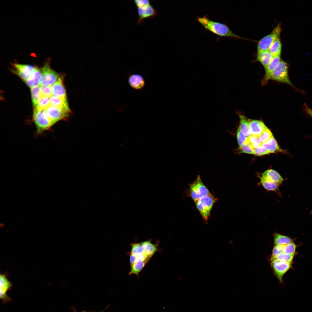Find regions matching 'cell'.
I'll return each instance as SVG.
<instances>
[{
    "label": "cell",
    "mask_w": 312,
    "mask_h": 312,
    "mask_svg": "<svg viewBox=\"0 0 312 312\" xmlns=\"http://www.w3.org/2000/svg\"><path fill=\"white\" fill-rule=\"evenodd\" d=\"M197 18L204 28L218 36L248 40L234 34L226 25L212 21L206 16L198 17Z\"/></svg>",
    "instance_id": "cell-1"
},
{
    "label": "cell",
    "mask_w": 312,
    "mask_h": 312,
    "mask_svg": "<svg viewBox=\"0 0 312 312\" xmlns=\"http://www.w3.org/2000/svg\"><path fill=\"white\" fill-rule=\"evenodd\" d=\"M289 68L288 63L281 60L277 68L266 78L262 79L261 85L265 86L269 80H272L289 85L296 90L304 93V92L296 88L291 81L288 74Z\"/></svg>",
    "instance_id": "cell-2"
},
{
    "label": "cell",
    "mask_w": 312,
    "mask_h": 312,
    "mask_svg": "<svg viewBox=\"0 0 312 312\" xmlns=\"http://www.w3.org/2000/svg\"><path fill=\"white\" fill-rule=\"evenodd\" d=\"M217 200L210 193L194 202L197 209L205 222H207L212 209Z\"/></svg>",
    "instance_id": "cell-3"
},
{
    "label": "cell",
    "mask_w": 312,
    "mask_h": 312,
    "mask_svg": "<svg viewBox=\"0 0 312 312\" xmlns=\"http://www.w3.org/2000/svg\"><path fill=\"white\" fill-rule=\"evenodd\" d=\"M210 194L199 175H198L196 180L189 185L188 194L194 202Z\"/></svg>",
    "instance_id": "cell-4"
},
{
    "label": "cell",
    "mask_w": 312,
    "mask_h": 312,
    "mask_svg": "<svg viewBox=\"0 0 312 312\" xmlns=\"http://www.w3.org/2000/svg\"><path fill=\"white\" fill-rule=\"evenodd\" d=\"M45 110L52 126L59 121L66 119L71 113L70 110L63 109L51 105L45 109Z\"/></svg>",
    "instance_id": "cell-5"
},
{
    "label": "cell",
    "mask_w": 312,
    "mask_h": 312,
    "mask_svg": "<svg viewBox=\"0 0 312 312\" xmlns=\"http://www.w3.org/2000/svg\"><path fill=\"white\" fill-rule=\"evenodd\" d=\"M33 120L38 133H41L48 130L52 127L47 116L45 109L41 110L34 109Z\"/></svg>",
    "instance_id": "cell-6"
},
{
    "label": "cell",
    "mask_w": 312,
    "mask_h": 312,
    "mask_svg": "<svg viewBox=\"0 0 312 312\" xmlns=\"http://www.w3.org/2000/svg\"><path fill=\"white\" fill-rule=\"evenodd\" d=\"M281 31V25L280 23H279L270 34L259 40L257 45V52L269 50L273 43L279 38Z\"/></svg>",
    "instance_id": "cell-7"
},
{
    "label": "cell",
    "mask_w": 312,
    "mask_h": 312,
    "mask_svg": "<svg viewBox=\"0 0 312 312\" xmlns=\"http://www.w3.org/2000/svg\"><path fill=\"white\" fill-rule=\"evenodd\" d=\"M49 62H47L42 69V75L39 86H51L60 77L50 67Z\"/></svg>",
    "instance_id": "cell-8"
},
{
    "label": "cell",
    "mask_w": 312,
    "mask_h": 312,
    "mask_svg": "<svg viewBox=\"0 0 312 312\" xmlns=\"http://www.w3.org/2000/svg\"><path fill=\"white\" fill-rule=\"evenodd\" d=\"M270 261L271 266L275 276L280 283L283 285V276L291 268V263L274 260H270Z\"/></svg>",
    "instance_id": "cell-9"
},
{
    "label": "cell",
    "mask_w": 312,
    "mask_h": 312,
    "mask_svg": "<svg viewBox=\"0 0 312 312\" xmlns=\"http://www.w3.org/2000/svg\"><path fill=\"white\" fill-rule=\"evenodd\" d=\"M12 64L14 68V72L24 81L29 77L36 67L32 65L16 63H12Z\"/></svg>",
    "instance_id": "cell-10"
},
{
    "label": "cell",
    "mask_w": 312,
    "mask_h": 312,
    "mask_svg": "<svg viewBox=\"0 0 312 312\" xmlns=\"http://www.w3.org/2000/svg\"><path fill=\"white\" fill-rule=\"evenodd\" d=\"M12 285L11 282L8 280L4 274L0 275V296L3 302L4 303L11 300L10 297L6 294L7 292L11 289Z\"/></svg>",
    "instance_id": "cell-11"
},
{
    "label": "cell",
    "mask_w": 312,
    "mask_h": 312,
    "mask_svg": "<svg viewBox=\"0 0 312 312\" xmlns=\"http://www.w3.org/2000/svg\"><path fill=\"white\" fill-rule=\"evenodd\" d=\"M138 15V23L139 24L147 18H152L157 15V13L153 6L149 5L137 8Z\"/></svg>",
    "instance_id": "cell-12"
},
{
    "label": "cell",
    "mask_w": 312,
    "mask_h": 312,
    "mask_svg": "<svg viewBox=\"0 0 312 312\" xmlns=\"http://www.w3.org/2000/svg\"><path fill=\"white\" fill-rule=\"evenodd\" d=\"M258 176L275 183L279 186L282 184L284 180L278 172L272 169L268 170Z\"/></svg>",
    "instance_id": "cell-13"
},
{
    "label": "cell",
    "mask_w": 312,
    "mask_h": 312,
    "mask_svg": "<svg viewBox=\"0 0 312 312\" xmlns=\"http://www.w3.org/2000/svg\"><path fill=\"white\" fill-rule=\"evenodd\" d=\"M128 82L132 88L137 90L142 89L145 85V81L143 77L139 74L131 75L129 77Z\"/></svg>",
    "instance_id": "cell-14"
},
{
    "label": "cell",
    "mask_w": 312,
    "mask_h": 312,
    "mask_svg": "<svg viewBox=\"0 0 312 312\" xmlns=\"http://www.w3.org/2000/svg\"><path fill=\"white\" fill-rule=\"evenodd\" d=\"M250 128L251 135L259 136L268 129L261 121L249 119Z\"/></svg>",
    "instance_id": "cell-15"
},
{
    "label": "cell",
    "mask_w": 312,
    "mask_h": 312,
    "mask_svg": "<svg viewBox=\"0 0 312 312\" xmlns=\"http://www.w3.org/2000/svg\"><path fill=\"white\" fill-rule=\"evenodd\" d=\"M51 89L52 96L57 97H67L62 78L61 77L58 80L51 86Z\"/></svg>",
    "instance_id": "cell-16"
},
{
    "label": "cell",
    "mask_w": 312,
    "mask_h": 312,
    "mask_svg": "<svg viewBox=\"0 0 312 312\" xmlns=\"http://www.w3.org/2000/svg\"><path fill=\"white\" fill-rule=\"evenodd\" d=\"M42 75V70L36 67L35 70L25 81L30 88L39 85L40 81Z\"/></svg>",
    "instance_id": "cell-17"
},
{
    "label": "cell",
    "mask_w": 312,
    "mask_h": 312,
    "mask_svg": "<svg viewBox=\"0 0 312 312\" xmlns=\"http://www.w3.org/2000/svg\"><path fill=\"white\" fill-rule=\"evenodd\" d=\"M261 144L269 151L270 153L281 152L285 154H289L287 151L282 149L280 147L273 136L268 141L262 143Z\"/></svg>",
    "instance_id": "cell-18"
},
{
    "label": "cell",
    "mask_w": 312,
    "mask_h": 312,
    "mask_svg": "<svg viewBox=\"0 0 312 312\" xmlns=\"http://www.w3.org/2000/svg\"><path fill=\"white\" fill-rule=\"evenodd\" d=\"M273 57L272 54L268 50L257 52L256 59L257 61L260 62L265 68L269 64Z\"/></svg>",
    "instance_id": "cell-19"
},
{
    "label": "cell",
    "mask_w": 312,
    "mask_h": 312,
    "mask_svg": "<svg viewBox=\"0 0 312 312\" xmlns=\"http://www.w3.org/2000/svg\"><path fill=\"white\" fill-rule=\"evenodd\" d=\"M50 105L60 108L70 110L67 100V97H57L52 96L50 98Z\"/></svg>",
    "instance_id": "cell-20"
},
{
    "label": "cell",
    "mask_w": 312,
    "mask_h": 312,
    "mask_svg": "<svg viewBox=\"0 0 312 312\" xmlns=\"http://www.w3.org/2000/svg\"><path fill=\"white\" fill-rule=\"evenodd\" d=\"M141 244L145 253L151 258L158 251V244H153L150 240L141 242Z\"/></svg>",
    "instance_id": "cell-21"
},
{
    "label": "cell",
    "mask_w": 312,
    "mask_h": 312,
    "mask_svg": "<svg viewBox=\"0 0 312 312\" xmlns=\"http://www.w3.org/2000/svg\"><path fill=\"white\" fill-rule=\"evenodd\" d=\"M239 118L240 125L239 127L241 130L247 137L251 135L249 122V119L245 116L242 114H239Z\"/></svg>",
    "instance_id": "cell-22"
},
{
    "label": "cell",
    "mask_w": 312,
    "mask_h": 312,
    "mask_svg": "<svg viewBox=\"0 0 312 312\" xmlns=\"http://www.w3.org/2000/svg\"><path fill=\"white\" fill-rule=\"evenodd\" d=\"M258 177L260 179L259 183L265 190L268 191H274L279 195H281L279 189V186L278 185L259 176H258Z\"/></svg>",
    "instance_id": "cell-23"
},
{
    "label": "cell",
    "mask_w": 312,
    "mask_h": 312,
    "mask_svg": "<svg viewBox=\"0 0 312 312\" xmlns=\"http://www.w3.org/2000/svg\"><path fill=\"white\" fill-rule=\"evenodd\" d=\"M281 60L280 55L273 57L268 65L265 68L263 79L266 78L277 67Z\"/></svg>",
    "instance_id": "cell-24"
},
{
    "label": "cell",
    "mask_w": 312,
    "mask_h": 312,
    "mask_svg": "<svg viewBox=\"0 0 312 312\" xmlns=\"http://www.w3.org/2000/svg\"><path fill=\"white\" fill-rule=\"evenodd\" d=\"M275 245L285 246L292 242V239L288 236L275 232L273 235Z\"/></svg>",
    "instance_id": "cell-25"
},
{
    "label": "cell",
    "mask_w": 312,
    "mask_h": 312,
    "mask_svg": "<svg viewBox=\"0 0 312 312\" xmlns=\"http://www.w3.org/2000/svg\"><path fill=\"white\" fill-rule=\"evenodd\" d=\"M31 93L32 102L34 107L42 96L40 86L38 85L31 88Z\"/></svg>",
    "instance_id": "cell-26"
},
{
    "label": "cell",
    "mask_w": 312,
    "mask_h": 312,
    "mask_svg": "<svg viewBox=\"0 0 312 312\" xmlns=\"http://www.w3.org/2000/svg\"><path fill=\"white\" fill-rule=\"evenodd\" d=\"M282 49V44L279 38L276 40L272 44L269 51L273 57L280 55Z\"/></svg>",
    "instance_id": "cell-27"
},
{
    "label": "cell",
    "mask_w": 312,
    "mask_h": 312,
    "mask_svg": "<svg viewBox=\"0 0 312 312\" xmlns=\"http://www.w3.org/2000/svg\"><path fill=\"white\" fill-rule=\"evenodd\" d=\"M50 98L42 96L34 107V109L41 110L44 109L50 105Z\"/></svg>",
    "instance_id": "cell-28"
},
{
    "label": "cell",
    "mask_w": 312,
    "mask_h": 312,
    "mask_svg": "<svg viewBox=\"0 0 312 312\" xmlns=\"http://www.w3.org/2000/svg\"><path fill=\"white\" fill-rule=\"evenodd\" d=\"M147 263L145 262H139L135 263L130 265L131 270L129 274L130 275L134 274L138 276L139 273Z\"/></svg>",
    "instance_id": "cell-29"
},
{
    "label": "cell",
    "mask_w": 312,
    "mask_h": 312,
    "mask_svg": "<svg viewBox=\"0 0 312 312\" xmlns=\"http://www.w3.org/2000/svg\"><path fill=\"white\" fill-rule=\"evenodd\" d=\"M294 255H288L283 253L274 257L270 258V260H276L281 262L291 263Z\"/></svg>",
    "instance_id": "cell-30"
},
{
    "label": "cell",
    "mask_w": 312,
    "mask_h": 312,
    "mask_svg": "<svg viewBox=\"0 0 312 312\" xmlns=\"http://www.w3.org/2000/svg\"><path fill=\"white\" fill-rule=\"evenodd\" d=\"M246 142L248 143L253 148L262 144L258 136L252 135L248 137Z\"/></svg>",
    "instance_id": "cell-31"
},
{
    "label": "cell",
    "mask_w": 312,
    "mask_h": 312,
    "mask_svg": "<svg viewBox=\"0 0 312 312\" xmlns=\"http://www.w3.org/2000/svg\"><path fill=\"white\" fill-rule=\"evenodd\" d=\"M296 248V245L292 242L284 246L283 252L288 255H294Z\"/></svg>",
    "instance_id": "cell-32"
},
{
    "label": "cell",
    "mask_w": 312,
    "mask_h": 312,
    "mask_svg": "<svg viewBox=\"0 0 312 312\" xmlns=\"http://www.w3.org/2000/svg\"><path fill=\"white\" fill-rule=\"evenodd\" d=\"M253 155L261 156L270 153L269 151L262 144L253 148Z\"/></svg>",
    "instance_id": "cell-33"
},
{
    "label": "cell",
    "mask_w": 312,
    "mask_h": 312,
    "mask_svg": "<svg viewBox=\"0 0 312 312\" xmlns=\"http://www.w3.org/2000/svg\"><path fill=\"white\" fill-rule=\"evenodd\" d=\"M273 136L271 131L267 129L263 131L259 136V137L262 143L268 141Z\"/></svg>",
    "instance_id": "cell-34"
},
{
    "label": "cell",
    "mask_w": 312,
    "mask_h": 312,
    "mask_svg": "<svg viewBox=\"0 0 312 312\" xmlns=\"http://www.w3.org/2000/svg\"><path fill=\"white\" fill-rule=\"evenodd\" d=\"M237 137L239 148L246 141L248 137H246L241 130L239 127L237 131Z\"/></svg>",
    "instance_id": "cell-35"
},
{
    "label": "cell",
    "mask_w": 312,
    "mask_h": 312,
    "mask_svg": "<svg viewBox=\"0 0 312 312\" xmlns=\"http://www.w3.org/2000/svg\"><path fill=\"white\" fill-rule=\"evenodd\" d=\"M284 246L280 245H274L270 258L274 257L283 252Z\"/></svg>",
    "instance_id": "cell-36"
},
{
    "label": "cell",
    "mask_w": 312,
    "mask_h": 312,
    "mask_svg": "<svg viewBox=\"0 0 312 312\" xmlns=\"http://www.w3.org/2000/svg\"><path fill=\"white\" fill-rule=\"evenodd\" d=\"M240 148L242 153L253 154V148L246 142L242 144Z\"/></svg>",
    "instance_id": "cell-37"
},
{
    "label": "cell",
    "mask_w": 312,
    "mask_h": 312,
    "mask_svg": "<svg viewBox=\"0 0 312 312\" xmlns=\"http://www.w3.org/2000/svg\"><path fill=\"white\" fill-rule=\"evenodd\" d=\"M40 89L42 96L50 98L52 96L51 86H42Z\"/></svg>",
    "instance_id": "cell-38"
},
{
    "label": "cell",
    "mask_w": 312,
    "mask_h": 312,
    "mask_svg": "<svg viewBox=\"0 0 312 312\" xmlns=\"http://www.w3.org/2000/svg\"><path fill=\"white\" fill-rule=\"evenodd\" d=\"M134 3L138 8L144 7L150 4V1L148 0H135L134 1Z\"/></svg>",
    "instance_id": "cell-39"
},
{
    "label": "cell",
    "mask_w": 312,
    "mask_h": 312,
    "mask_svg": "<svg viewBox=\"0 0 312 312\" xmlns=\"http://www.w3.org/2000/svg\"><path fill=\"white\" fill-rule=\"evenodd\" d=\"M303 110L307 116L312 118V108L309 107L305 103L303 105Z\"/></svg>",
    "instance_id": "cell-40"
},
{
    "label": "cell",
    "mask_w": 312,
    "mask_h": 312,
    "mask_svg": "<svg viewBox=\"0 0 312 312\" xmlns=\"http://www.w3.org/2000/svg\"><path fill=\"white\" fill-rule=\"evenodd\" d=\"M109 305H108L107 306V307L105 308V309H104L102 311H100V312H104V311H105V310L107 309L108 308H109ZM71 308H72V310L73 311V312H95L93 311H84V310H82V311H81L78 312L76 310V309L74 307H72Z\"/></svg>",
    "instance_id": "cell-41"
}]
</instances>
